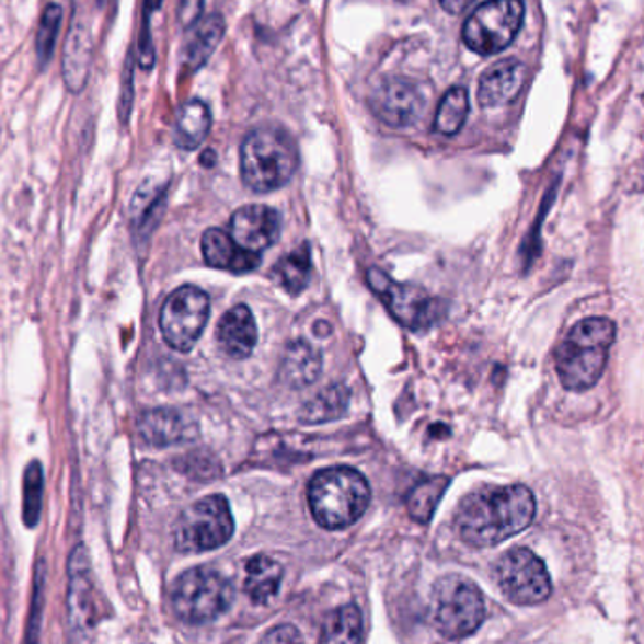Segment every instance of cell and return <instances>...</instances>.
<instances>
[{
    "label": "cell",
    "instance_id": "33",
    "mask_svg": "<svg viewBox=\"0 0 644 644\" xmlns=\"http://www.w3.org/2000/svg\"><path fill=\"white\" fill-rule=\"evenodd\" d=\"M258 644H302L300 631L296 630L295 625H277L264 635L258 641Z\"/></svg>",
    "mask_w": 644,
    "mask_h": 644
},
{
    "label": "cell",
    "instance_id": "27",
    "mask_svg": "<svg viewBox=\"0 0 644 644\" xmlns=\"http://www.w3.org/2000/svg\"><path fill=\"white\" fill-rule=\"evenodd\" d=\"M347 403H349L347 389L343 384H332L303 405L300 418H302V423L308 424L329 423L345 413Z\"/></svg>",
    "mask_w": 644,
    "mask_h": 644
},
{
    "label": "cell",
    "instance_id": "9",
    "mask_svg": "<svg viewBox=\"0 0 644 644\" xmlns=\"http://www.w3.org/2000/svg\"><path fill=\"white\" fill-rule=\"evenodd\" d=\"M494 578L510 603L539 605L551 598V575L530 549L517 547L505 552L494 565Z\"/></svg>",
    "mask_w": 644,
    "mask_h": 644
},
{
    "label": "cell",
    "instance_id": "25",
    "mask_svg": "<svg viewBox=\"0 0 644 644\" xmlns=\"http://www.w3.org/2000/svg\"><path fill=\"white\" fill-rule=\"evenodd\" d=\"M309 276H311V249H309V243H302L300 248L296 249L295 253L285 256L274 268V279L289 295H300L309 285Z\"/></svg>",
    "mask_w": 644,
    "mask_h": 644
},
{
    "label": "cell",
    "instance_id": "20",
    "mask_svg": "<svg viewBox=\"0 0 644 644\" xmlns=\"http://www.w3.org/2000/svg\"><path fill=\"white\" fill-rule=\"evenodd\" d=\"M321 371V353L311 343L298 340L290 343L283 355L279 379L290 389H306L309 384L315 383Z\"/></svg>",
    "mask_w": 644,
    "mask_h": 644
},
{
    "label": "cell",
    "instance_id": "31",
    "mask_svg": "<svg viewBox=\"0 0 644 644\" xmlns=\"http://www.w3.org/2000/svg\"><path fill=\"white\" fill-rule=\"evenodd\" d=\"M44 580H46V573H42L41 565H38V570H36V577H34L33 612H31V625H28L27 644H36V641H38Z\"/></svg>",
    "mask_w": 644,
    "mask_h": 644
},
{
    "label": "cell",
    "instance_id": "3",
    "mask_svg": "<svg viewBox=\"0 0 644 644\" xmlns=\"http://www.w3.org/2000/svg\"><path fill=\"white\" fill-rule=\"evenodd\" d=\"M369 499L371 488L366 476L347 465L317 471L309 481V509L326 530L353 526L368 509Z\"/></svg>",
    "mask_w": 644,
    "mask_h": 644
},
{
    "label": "cell",
    "instance_id": "24",
    "mask_svg": "<svg viewBox=\"0 0 644 644\" xmlns=\"http://www.w3.org/2000/svg\"><path fill=\"white\" fill-rule=\"evenodd\" d=\"M363 612L356 605H343L322 624V644H363Z\"/></svg>",
    "mask_w": 644,
    "mask_h": 644
},
{
    "label": "cell",
    "instance_id": "17",
    "mask_svg": "<svg viewBox=\"0 0 644 644\" xmlns=\"http://www.w3.org/2000/svg\"><path fill=\"white\" fill-rule=\"evenodd\" d=\"M91 33L88 25L81 21V15H76L70 25V33L65 44L62 54V78L70 93H81L88 83L89 68H91Z\"/></svg>",
    "mask_w": 644,
    "mask_h": 644
},
{
    "label": "cell",
    "instance_id": "5",
    "mask_svg": "<svg viewBox=\"0 0 644 644\" xmlns=\"http://www.w3.org/2000/svg\"><path fill=\"white\" fill-rule=\"evenodd\" d=\"M486 617L483 594L470 578L447 575L429 591L428 620L444 637L463 639L475 633Z\"/></svg>",
    "mask_w": 644,
    "mask_h": 644
},
{
    "label": "cell",
    "instance_id": "36",
    "mask_svg": "<svg viewBox=\"0 0 644 644\" xmlns=\"http://www.w3.org/2000/svg\"><path fill=\"white\" fill-rule=\"evenodd\" d=\"M96 2H99V4H101V7H102V4H104V2H106V0H96Z\"/></svg>",
    "mask_w": 644,
    "mask_h": 644
},
{
    "label": "cell",
    "instance_id": "14",
    "mask_svg": "<svg viewBox=\"0 0 644 644\" xmlns=\"http://www.w3.org/2000/svg\"><path fill=\"white\" fill-rule=\"evenodd\" d=\"M230 234L240 248L249 253L261 255L262 251L272 248L279 240L281 217L269 206H243L235 209L230 219Z\"/></svg>",
    "mask_w": 644,
    "mask_h": 644
},
{
    "label": "cell",
    "instance_id": "19",
    "mask_svg": "<svg viewBox=\"0 0 644 644\" xmlns=\"http://www.w3.org/2000/svg\"><path fill=\"white\" fill-rule=\"evenodd\" d=\"M202 253L209 266L245 274L261 264V255L249 253L232 240V235L219 229H209L202 235Z\"/></svg>",
    "mask_w": 644,
    "mask_h": 644
},
{
    "label": "cell",
    "instance_id": "18",
    "mask_svg": "<svg viewBox=\"0 0 644 644\" xmlns=\"http://www.w3.org/2000/svg\"><path fill=\"white\" fill-rule=\"evenodd\" d=\"M256 332L255 317L251 313L248 306H235L229 309L219 321L217 326V342L222 353H227L230 358L243 360L248 358L255 349Z\"/></svg>",
    "mask_w": 644,
    "mask_h": 644
},
{
    "label": "cell",
    "instance_id": "7",
    "mask_svg": "<svg viewBox=\"0 0 644 644\" xmlns=\"http://www.w3.org/2000/svg\"><path fill=\"white\" fill-rule=\"evenodd\" d=\"M174 544L180 552H208L230 541L234 518L221 494L202 497L183 510L174 524Z\"/></svg>",
    "mask_w": 644,
    "mask_h": 644
},
{
    "label": "cell",
    "instance_id": "21",
    "mask_svg": "<svg viewBox=\"0 0 644 644\" xmlns=\"http://www.w3.org/2000/svg\"><path fill=\"white\" fill-rule=\"evenodd\" d=\"M191 31L183 47V61L187 65L188 70H198L208 62L209 57L214 55L219 42L225 36V20L219 14H209L200 18L195 25H191Z\"/></svg>",
    "mask_w": 644,
    "mask_h": 644
},
{
    "label": "cell",
    "instance_id": "11",
    "mask_svg": "<svg viewBox=\"0 0 644 644\" xmlns=\"http://www.w3.org/2000/svg\"><path fill=\"white\" fill-rule=\"evenodd\" d=\"M369 287L373 289L390 313L402 322L405 329L423 330L432 326L441 317V303L426 290L415 285L392 281L383 269L371 268L368 272Z\"/></svg>",
    "mask_w": 644,
    "mask_h": 644
},
{
    "label": "cell",
    "instance_id": "26",
    "mask_svg": "<svg viewBox=\"0 0 644 644\" xmlns=\"http://www.w3.org/2000/svg\"><path fill=\"white\" fill-rule=\"evenodd\" d=\"M447 486H449V479L441 475L429 476V479H424L421 483L415 484L405 499L411 518L421 524L429 522V518L434 517L437 504L444 497Z\"/></svg>",
    "mask_w": 644,
    "mask_h": 644
},
{
    "label": "cell",
    "instance_id": "29",
    "mask_svg": "<svg viewBox=\"0 0 644 644\" xmlns=\"http://www.w3.org/2000/svg\"><path fill=\"white\" fill-rule=\"evenodd\" d=\"M42 497H44V471L38 460L28 463L23 479V520L27 528H34L41 520Z\"/></svg>",
    "mask_w": 644,
    "mask_h": 644
},
{
    "label": "cell",
    "instance_id": "30",
    "mask_svg": "<svg viewBox=\"0 0 644 644\" xmlns=\"http://www.w3.org/2000/svg\"><path fill=\"white\" fill-rule=\"evenodd\" d=\"M62 10L59 4H47L46 10L42 12L41 27L36 34V57H38V67H47L51 61V55L55 51V42L59 36L61 28Z\"/></svg>",
    "mask_w": 644,
    "mask_h": 644
},
{
    "label": "cell",
    "instance_id": "1",
    "mask_svg": "<svg viewBox=\"0 0 644 644\" xmlns=\"http://www.w3.org/2000/svg\"><path fill=\"white\" fill-rule=\"evenodd\" d=\"M536 509V497L524 484L484 486L463 497L455 524L463 543L488 549L526 530Z\"/></svg>",
    "mask_w": 644,
    "mask_h": 644
},
{
    "label": "cell",
    "instance_id": "16",
    "mask_svg": "<svg viewBox=\"0 0 644 644\" xmlns=\"http://www.w3.org/2000/svg\"><path fill=\"white\" fill-rule=\"evenodd\" d=\"M526 81V67L517 59L492 65L479 80L476 101L483 107H497L509 104L522 91Z\"/></svg>",
    "mask_w": 644,
    "mask_h": 644
},
{
    "label": "cell",
    "instance_id": "28",
    "mask_svg": "<svg viewBox=\"0 0 644 644\" xmlns=\"http://www.w3.org/2000/svg\"><path fill=\"white\" fill-rule=\"evenodd\" d=\"M470 114V94L463 88H452L447 91L444 101L437 107L436 133L444 136H455L462 130L463 123Z\"/></svg>",
    "mask_w": 644,
    "mask_h": 644
},
{
    "label": "cell",
    "instance_id": "22",
    "mask_svg": "<svg viewBox=\"0 0 644 644\" xmlns=\"http://www.w3.org/2000/svg\"><path fill=\"white\" fill-rule=\"evenodd\" d=\"M211 128L209 107L202 101H188L175 114L174 135L175 146L185 151H195L206 140Z\"/></svg>",
    "mask_w": 644,
    "mask_h": 644
},
{
    "label": "cell",
    "instance_id": "35",
    "mask_svg": "<svg viewBox=\"0 0 644 644\" xmlns=\"http://www.w3.org/2000/svg\"><path fill=\"white\" fill-rule=\"evenodd\" d=\"M162 0H143V18H149L161 8Z\"/></svg>",
    "mask_w": 644,
    "mask_h": 644
},
{
    "label": "cell",
    "instance_id": "2",
    "mask_svg": "<svg viewBox=\"0 0 644 644\" xmlns=\"http://www.w3.org/2000/svg\"><path fill=\"white\" fill-rule=\"evenodd\" d=\"M617 340V324L607 317L577 322L557 345L556 371L565 389L583 392L598 383Z\"/></svg>",
    "mask_w": 644,
    "mask_h": 644
},
{
    "label": "cell",
    "instance_id": "8",
    "mask_svg": "<svg viewBox=\"0 0 644 644\" xmlns=\"http://www.w3.org/2000/svg\"><path fill=\"white\" fill-rule=\"evenodd\" d=\"M522 21V0H488L465 20L462 38L475 54L496 55L517 38Z\"/></svg>",
    "mask_w": 644,
    "mask_h": 644
},
{
    "label": "cell",
    "instance_id": "4",
    "mask_svg": "<svg viewBox=\"0 0 644 644\" xmlns=\"http://www.w3.org/2000/svg\"><path fill=\"white\" fill-rule=\"evenodd\" d=\"M300 162L295 140L283 128L249 133L240 153L242 180L255 193H272L290 182Z\"/></svg>",
    "mask_w": 644,
    "mask_h": 644
},
{
    "label": "cell",
    "instance_id": "10",
    "mask_svg": "<svg viewBox=\"0 0 644 644\" xmlns=\"http://www.w3.org/2000/svg\"><path fill=\"white\" fill-rule=\"evenodd\" d=\"M209 298L195 285H185L166 298L161 309V332L164 342L180 353H188L206 329Z\"/></svg>",
    "mask_w": 644,
    "mask_h": 644
},
{
    "label": "cell",
    "instance_id": "6",
    "mask_svg": "<svg viewBox=\"0 0 644 644\" xmlns=\"http://www.w3.org/2000/svg\"><path fill=\"white\" fill-rule=\"evenodd\" d=\"M234 588L229 578L214 567H193L175 578L172 609L183 622L209 624L229 611Z\"/></svg>",
    "mask_w": 644,
    "mask_h": 644
},
{
    "label": "cell",
    "instance_id": "23",
    "mask_svg": "<svg viewBox=\"0 0 644 644\" xmlns=\"http://www.w3.org/2000/svg\"><path fill=\"white\" fill-rule=\"evenodd\" d=\"M283 580L281 564L276 560L256 554L245 564V594L255 605H268L276 598Z\"/></svg>",
    "mask_w": 644,
    "mask_h": 644
},
{
    "label": "cell",
    "instance_id": "34",
    "mask_svg": "<svg viewBox=\"0 0 644 644\" xmlns=\"http://www.w3.org/2000/svg\"><path fill=\"white\" fill-rule=\"evenodd\" d=\"M473 2L475 0H439L445 12L452 15L462 14L463 10H468Z\"/></svg>",
    "mask_w": 644,
    "mask_h": 644
},
{
    "label": "cell",
    "instance_id": "12",
    "mask_svg": "<svg viewBox=\"0 0 644 644\" xmlns=\"http://www.w3.org/2000/svg\"><path fill=\"white\" fill-rule=\"evenodd\" d=\"M428 96L415 81L407 78H384L369 96L373 114L390 127L415 125L423 117Z\"/></svg>",
    "mask_w": 644,
    "mask_h": 644
},
{
    "label": "cell",
    "instance_id": "32",
    "mask_svg": "<svg viewBox=\"0 0 644 644\" xmlns=\"http://www.w3.org/2000/svg\"><path fill=\"white\" fill-rule=\"evenodd\" d=\"M135 101V85H133V61L128 59L125 72H123L122 99H119V117L123 123L128 122V115Z\"/></svg>",
    "mask_w": 644,
    "mask_h": 644
},
{
    "label": "cell",
    "instance_id": "15",
    "mask_svg": "<svg viewBox=\"0 0 644 644\" xmlns=\"http://www.w3.org/2000/svg\"><path fill=\"white\" fill-rule=\"evenodd\" d=\"M138 434L153 447H170L193 441L198 437L195 418L177 410H153L143 413L138 421Z\"/></svg>",
    "mask_w": 644,
    "mask_h": 644
},
{
    "label": "cell",
    "instance_id": "13",
    "mask_svg": "<svg viewBox=\"0 0 644 644\" xmlns=\"http://www.w3.org/2000/svg\"><path fill=\"white\" fill-rule=\"evenodd\" d=\"M68 620L70 630L76 637V644L88 639V633L94 630L99 620V603H96V590H94L91 567L83 547H78L70 557V571H68Z\"/></svg>",
    "mask_w": 644,
    "mask_h": 644
}]
</instances>
